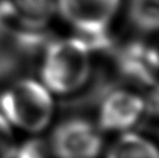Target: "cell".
Segmentation results:
<instances>
[{
	"label": "cell",
	"instance_id": "cell-3",
	"mask_svg": "<svg viewBox=\"0 0 159 158\" xmlns=\"http://www.w3.org/2000/svg\"><path fill=\"white\" fill-rule=\"evenodd\" d=\"M65 20L83 34L87 45L94 49L111 47L107 28L119 8L120 0H57Z\"/></svg>",
	"mask_w": 159,
	"mask_h": 158
},
{
	"label": "cell",
	"instance_id": "cell-4",
	"mask_svg": "<svg viewBox=\"0 0 159 158\" xmlns=\"http://www.w3.org/2000/svg\"><path fill=\"white\" fill-rule=\"evenodd\" d=\"M101 148L100 132L81 118H71L61 123L55 129L50 144L56 158H97Z\"/></svg>",
	"mask_w": 159,
	"mask_h": 158
},
{
	"label": "cell",
	"instance_id": "cell-6",
	"mask_svg": "<svg viewBox=\"0 0 159 158\" xmlns=\"http://www.w3.org/2000/svg\"><path fill=\"white\" fill-rule=\"evenodd\" d=\"M117 59L123 76L144 85H153L156 83L158 62L155 49L141 43H131L120 53Z\"/></svg>",
	"mask_w": 159,
	"mask_h": 158
},
{
	"label": "cell",
	"instance_id": "cell-1",
	"mask_svg": "<svg viewBox=\"0 0 159 158\" xmlns=\"http://www.w3.org/2000/svg\"><path fill=\"white\" fill-rule=\"evenodd\" d=\"M91 70L89 47L83 39H65L48 45L42 64L44 84L56 93H71L80 88Z\"/></svg>",
	"mask_w": 159,
	"mask_h": 158
},
{
	"label": "cell",
	"instance_id": "cell-11",
	"mask_svg": "<svg viewBox=\"0 0 159 158\" xmlns=\"http://www.w3.org/2000/svg\"><path fill=\"white\" fill-rule=\"evenodd\" d=\"M13 135L7 120L0 114V158H11L14 152Z\"/></svg>",
	"mask_w": 159,
	"mask_h": 158
},
{
	"label": "cell",
	"instance_id": "cell-2",
	"mask_svg": "<svg viewBox=\"0 0 159 158\" xmlns=\"http://www.w3.org/2000/svg\"><path fill=\"white\" fill-rule=\"evenodd\" d=\"M4 116L27 132H40L52 115V100L41 84L18 79L0 94Z\"/></svg>",
	"mask_w": 159,
	"mask_h": 158
},
{
	"label": "cell",
	"instance_id": "cell-10",
	"mask_svg": "<svg viewBox=\"0 0 159 158\" xmlns=\"http://www.w3.org/2000/svg\"><path fill=\"white\" fill-rule=\"evenodd\" d=\"M48 144L43 140L34 138L15 146L11 158H48Z\"/></svg>",
	"mask_w": 159,
	"mask_h": 158
},
{
	"label": "cell",
	"instance_id": "cell-8",
	"mask_svg": "<svg viewBox=\"0 0 159 158\" xmlns=\"http://www.w3.org/2000/svg\"><path fill=\"white\" fill-rule=\"evenodd\" d=\"M107 158H159L156 146L137 134H124L111 148Z\"/></svg>",
	"mask_w": 159,
	"mask_h": 158
},
{
	"label": "cell",
	"instance_id": "cell-5",
	"mask_svg": "<svg viewBox=\"0 0 159 158\" xmlns=\"http://www.w3.org/2000/svg\"><path fill=\"white\" fill-rule=\"evenodd\" d=\"M144 109L139 95L128 91H113L105 95L99 113V126L102 130L121 132L136 124Z\"/></svg>",
	"mask_w": 159,
	"mask_h": 158
},
{
	"label": "cell",
	"instance_id": "cell-9",
	"mask_svg": "<svg viewBox=\"0 0 159 158\" xmlns=\"http://www.w3.org/2000/svg\"><path fill=\"white\" fill-rule=\"evenodd\" d=\"M130 18L141 30H156L158 28L157 0H131Z\"/></svg>",
	"mask_w": 159,
	"mask_h": 158
},
{
	"label": "cell",
	"instance_id": "cell-7",
	"mask_svg": "<svg viewBox=\"0 0 159 158\" xmlns=\"http://www.w3.org/2000/svg\"><path fill=\"white\" fill-rule=\"evenodd\" d=\"M0 9L16 25L29 30H40L51 19L52 0H0Z\"/></svg>",
	"mask_w": 159,
	"mask_h": 158
}]
</instances>
